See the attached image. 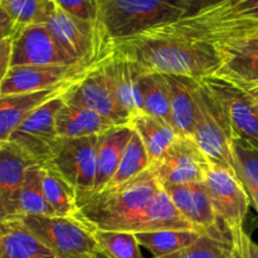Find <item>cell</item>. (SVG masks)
<instances>
[{
    "instance_id": "cell-37",
    "label": "cell",
    "mask_w": 258,
    "mask_h": 258,
    "mask_svg": "<svg viewBox=\"0 0 258 258\" xmlns=\"http://www.w3.org/2000/svg\"><path fill=\"white\" fill-rule=\"evenodd\" d=\"M12 47H13V37L0 42V85L3 83L4 78L7 77L8 72L10 70V63H12Z\"/></svg>"
},
{
    "instance_id": "cell-11",
    "label": "cell",
    "mask_w": 258,
    "mask_h": 258,
    "mask_svg": "<svg viewBox=\"0 0 258 258\" xmlns=\"http://www.w3.org/2000/svg\"><path fill=\"white\" fill-rule=\"evenodd\" d=\"M209 166L208 159L198 145L188 136H179L150 169L163 186L204 181Z\"/></svg>"
},
{
    "instance_id": "cell-19",
    "label": "cell",
    "mask_w": 258,
    "mask_h": 258,
    "mask_svg": "<svg viewBox=\"0 0 258 258\" xmlns=\"http://www.w3.org/2000/svg\"><path fill=\"white\" fill-rule=\"evenodd\" d=\"M130 125L115 126L98 135L96 150V180L92 191H101L108 185L117 171L126 145L133 136Z\"/></svg>"
},
{
    "instance_id": "cell-31",
    "label": "cell",
    "mask_w": 258,
    "mask_h": 258,
    "mask_svg": "<svg viewBox=\"0 0 258 258\" xmlns=\"http://www.w3.org/2000/svg\"><path fill=\"white\" fill-rule=\"evenodd\" d=\"M53 5V0H0V7L12 18L18 29L45 23Z\"/></svg>"
},
{
    "instance_id": "cell-7",
    "label": "cell",
    "mask_w": 258,
    "mask_h": 258,
    "mask_svg": "<svg viewBox=\"0 0 258 258\" xmlns=\"http://www.w3.org/2000/svg\"><path fill=\"white\" fill-rule=\"evenodd\" d=\"M98 135L63 139L43 168L67 181L76 193H88L95 188L96 150Z\"/></svg>"
},
{
    "instance_id": "cell-38",
    "label": "cell",
    "mask_w": 258,
    "mask_h": 258,
    "mask_svg": "<svg viewBox=\"0 0 258 258\" xmlns=\"http://www.w3.org/2000/svg\"><path fill=\"white\" fill-rule=\"evenodd\" d=\"M224 2H227V0H190L186 14L183 19L194 17V15L199 14V13L204 12V10L212 9V8L217 7V5L222 4Z\"/></svg>"
},
{
    "instance_id": "cell-27",
    "label": "cell",
    "mask_w": 258,
    "mask_h": 258,
    "mask_svg": "<svg viewBox=\"0 0 258 258\" xmlns=\"http://www.w3.org/2000/svg\"><path fill=\"white\" fill-rule=\"evenodd\" d=\"M43 191L54 217L77 218V193L53 171L43 168Z\"/></svg>"
},
{
    "instance_id": "cell-23",
    "label": "cell",
    "mask_w": 258,
    "mask_h": 258,
    "mask_svg": "<svg viewBox=\"0 0 258 258\" xmlns=\"http://www.w3.org/2000/svg\"><path fill=\"white\" fill-rule=\"evenodd\" d=\"M130 126L140 136L151 164L158 161L179 138L173 126L146 113L131 118Z\"/></svg>"
},
{
    "instance_id": "cell-5",
    "label": "cell",
    "mask_w": 258,
    "mask_h": 258,
    "mask_svg": "<svg viewBox=\"0 0 258 258\" xmlns=\"http://www.w3.org/2000/svg\"><path fill=\"white\" fill-rule=\"evenodd\" d=\"M19 221L57 258H95L101 253L92 229L80 218L24 216Z\"/></svg>"
},
{
    "instance_id": "cell-44",
    "label": "cell",
    "mask_w": 258,
    "mask_h": 258,
    "mask_svg": "<svg viewBox=\"0 0 258 258\" xmlns=\"http://www.w3.org/2000/svg\"><path fill=\"white\" fill-rule=\"evenodd\" d=\"M257 30H258V23H257Z\"/></svg>"
},
{
    "instance_id": "cell-29",
    "label": "cell",
    "mask_w": 258,
    "mask_h": 258,
    "mask_svg": "<svg viewBox=\"0 0 258 258\" xmlns=\"http://www.w3.org/2000/svg\"><path fill=\"white\" fill-rule=\"evenodd\" d=\"M190 19L201 24L228 22H258V0H227L212 9L204 10Z\"/></svg>"
},
{
    "instance_id": "cell-3",
    "label": "cell",
    "mask_w": 258,
    "mask_h": 258,
    "mask_svg": "<svg viewBox=\"0 0 258 258\" xmlns=\"http://www.w3.org/2000/svg\"><path fill=\"white\" fill-rule=\"evenodd\" d=\"M190 0H97L106 45L183 19ZM111 49V48H110Z\"/></svg>"
},
{
    "instance_id": "cell-18",
    "label": "cell",
    "mask_w": 258,
    "mask_h": 258,
    "mask_svg": "<svg viewBox=\"0 0 258 258\" xmlns=\"http://www.w3.org/2000/svg\"><path fill=\"white\" fill-rule=\"evenodd\" d=\"M82 80L83 77L38 92L0 95V143H7L10 135L19 127L20 123L27 120L37 108L47 103L48 101L72 91L75 86Z\"/></svg>"
},
{
    "instance_id": "cell-13",
    "label": "cell",
    "mask_w": 258,
    "mask_h": 258,
    "mask_svg": "<svg viewBox=\"0 0 258 258\" xmlns=\"http://www.w3.org/2000/svg\"><path fill=\"white\" fill-rule=\"evenodd\" d=\"M163 189L170 197L181 216L194 229L216 237H232V233L217 217L204 181L168 184ZM233 238V237H232Z\"/></svg>"
},
{
    "instance_id": "cell-42",
    "label": "cell",
    "mask_w": 258,
    "mask_h": 258,
    "mask_svg": "<svg viewBox=\"0 0 258 258\" xmlns=\"http://www.w3.org/2000/svg\"><path fill=\"white\" fill-rule=\"evenodd\" d=\"M95 258H107V257H106L103 253H100V254H98V256H96Z\"/></svg>"
},
{
    "instance_id": "cell-16",
    "label": "cell",
    "mask_w": 258,
    "mask_h": 258,
    "mask_svg": "<svg viewBox=\"0 0 258 258\" xmlns=\"http://www.w3.org/2000/svg\"><path fill=\"white\" fill-rule=\"evenodd\" d=\"M102 68L108 87L120 107L131 118L144 113L140 80L145 72L134 60L113 49L103 58Z\"/></svg>"
},
{
    "instance_id": "cell-41",
    "label": "cell",
    "mask_w": 258,
    "mask_h": 258,
    "mask_svg": "<svg viewBox=\"0 0 258 258\" xmlns=\"http://www.w3.org/2000/svg\"><path fill=\"white\" fill-rule=\"evenodd\" d=\"M247 193H248L249 199H251V204L256 208L257 213H258V189H253V188H246Z\"/></svg>"
},
{
    "instance_id": "cell-35",
    "label": "cell",
    "mask_w": 258,
    "mask_h": 258,
    "mask_svg": "<svg viewBox=\"0 0 258 258\" xmlns=\"http://www.w3.org/2000/svg\"><path fill=\"white\" fill-rule=\"evenodd\" d=\"M53 3L55 7L72 17L86 20V22L97 23V0H53Z\"/></svg>"
},
{
    "instance_id": "cell-10",
    "label": "cell",
    "mask_w": 258,
    "mask_h": 258,
    "mask_svg": "<svg viewBox=\"0 0 258 258\" xmlns=\"http://www.w3.org/2000/svg\"><path fill=\"white\" fill-rule=\"evenodd\" d=\"M75 64L80 63L60 47L44 23L20 28L13 37L12 67Z\"/></svg>"
},
{
    "instance_id": "cell-8",
    "label": "cell",
    "mask_w": 258,
    "mask_h": 258,
    "mask_svg": "<svg viewBox=\"0 0 258 258\" xmlns=\"http://www.w3.org/2000/svg\"><path fill=\"white\" fill-rule=\"evenodd\" d=\"M68 93L53 98L37 108L20 123L8 140L34 164L44 166L59 143L55 118Z\"/></svg>"
},
{
    "instance_id": "cell-32",
    "label": "cell",
    "mask_w": 258,
    "mask_h": 258,
    "mask_svg": "<svg viewBox=\"0 0 258 258\" xmlns=\"http://www.w3.org/2000/svg\"><path fill=\"white\" fill-rule=\"evenodd\" d=\"M161 258H239L232 237L203 234L196 243L176 253Z\"/></svg>"
},
{
    "instance_id": "cell-36",
    "label": "cell",
    "mask_w": 258,
    "mask_h": 258,
    "mask_svg": "<svg viewBox=\"0 0 258 258\" xmlns=\"http://www.w3.org/2000/svg\"><path fill=\"white\" fill-rule=\"evenodd\" d=\"M233 242L239 258H258V244L252 241L244 231L239 232L238 236L233 238Z\"/></svg>"
},
{
    "instance_id": "cell-14",
    "label": "cell",
    "mask_w": 258,
    "mask_h": 258,
    "mask_svg": "<svg viewBox=\"0 0 258 258\" xmlns=\"http://www.w3.org/2000/svg\"><path fill=\"white\" fill-rule=\"evenodd\" d=\"M93 66H20L12 67L0 85V95L38 92L85 77Z\"/></svg>"
},
{
    "instance_id": "cell-30",
    "label": "cell",
    "mask_w": 258,
    "mask_h": 258,
    "mask_svg": "<svg viewBox=\"0 0 258 258\" xmlns=\"http://www.w3.org/2000/svg\"><path fill=\"white\" fill-rule=\"evenodd\" d=\"M150 166L151 163L148 153H146L145 146H144L140 136L134 131L130 141H128L125 151H123L117 171L105 189L122 185V184L127 183L128 180L136 178L141 173L150 169Z\"/></svg>"
},
{
    "instance_id": "cell-28",
    "label": "cell",
    "mask_w": 258,
    "mask_h": 258,
    "mask_svg": "<svg viewBox=\"0 0 258 258\" xmlns=\"http://www.w3.org/2000/svg\"><path fill=\"white\" fill-rule=\"evenodd\" d=\"M19 214L24 216H54L43 191V166L33 164L25 170L19 197Z\"/></svg>"
},
{
    "instance_id": "cell-26",
    "label": "cell",
    "mask_w": 258,
    "mask_h": 258,
    "mask_svg": "<svg viewBox=\"0 0 258 258\" xmlns=\"http://www.w3.org/2000/svg\"><path fill=\"white\" fill-rule=\"evenodd\" d=\"M143 112L173 125L170 107V93L165 76L161 73H144L141 76Z\"/></svg>"
},
{
    "instance_id": "cell-22",
    "label": "cell",
    "mask_w": 258,
    "mask_h": 258,
    "mask_svg": "<svg viewBox=\"0 0 258 258\" xmlns=\"http://www.w3.org/2000/svg\"><path fill=\"white\" fill-rule=\"evenodd\" d=\"M0 258H57L19 219L2 222Z\"/></svg>"
},
{
    "instance_id": "cell-39",
    "label": "cell",
    "mask_w": 258,
    "mask_h": 258,
    "mask_svg": "<svg viewBox=\"0 0 258 258\" xmlns=\"http://www.w3.org/2000/svg\"><path fill=\"white\" fill-rule=\"evenodd\" d=\"M18 32V27L13 22L12 18L8 15V13L0 7V42L7 38L14 37Z\"/></svg>"
},
{
    "instance_id": "cell-9",
    "label": "cell",
    "mask_w": 258,
    "mask_h": 258,
    "mask_svg": "<svg viewBox=\"0 0 258 258\" xmlns=\"http://www.w3.org/2000/svg\"><path fill=\"white\" fill-rule=\"evenodd\" d=\"M204 185L217 217L236 238L243 231V222L251 204L246 188L236 174L214 165L209 166Z\"/></svg>"
},
{
    "instance_id": "cell-40",
    "label": "cell",
    "mask_w": 258,
    "mask_h": 258,
    "mask_svg": "<svg viewBox=\"0 0 258 258\" xmlns=\"http://www.w3.org/2000/svg\"><path fill=\"white\" fill-rule=\"evenodd\" d=\"M227 80H228V78H227ZM229 81L236 83L237 86H239V87L247 93V96L251 98V101L253 102V105L256 106L258 111V83L244 82V81H239V80H229Z\"/></svg>"
},
{
    "instance_id": "cell-33",
    "label": "cell",
    "mask_w": 258,
    "mask_h": 258,
    "mask_svg": "<svg viewBox=\"0 0 258 258\" xmlns=\"http://www.w3.org/2000/svg\"><path fill=\"white\" fill-rule=\"evenodd\" d=\"M92 232L101 253L107 258H145L141 253L140 244L134 233L101 229H95Z\"/></svg>"
},
{
    "instance_id": "cell-21",
    "label": "cell",
    "mask_w": 258,
    "mask_h": 258,
    "mask_svg": "<svg viewBox=\"0 0 258 258\" xmlns=\"http://www.w3.org/2000/svg\"><path fill=\"white\" fill-rule=\"evenodd\" d=\"M55 126L59 138L78 139L101 135L116 125L95 111L64 102L57 113Z\"/></svg>"
},
{
    "instance_id": "cell-6",
    "label": "cell",
    "mask_w": 258,
    "mask_h": 258,
    "mask_svg": "<svg viewBox=\"0 0 258 258\" xmlns=\"http://www.w3.org/2000/svg\"><path fill=\"white\" fill-rule=\"evenodd\" d=\"M44 24L60 47L80 64H97L111 53L101 35L97 23L72 17L55 7V4Z\"/></svg>"
},
{
    "instance_id": "cell-4",
    "label": "cell",
    "mask_w": 258,
    "mask_h": 258,
    "mask_svg": "<svg viewBox=\"0 0 258 258\" xmlns=\"http://www.w3.org/2000/svg\"><path fill=\"white\" fill-rule=\"evenodd\" d=\"M196 100L198 113L190 139L203 151L211 165L227 169L237 175L232 155L234 135L223 107L199 80Z\"/></svg>"
},
{
    "instance_id": "cell-43",
    "label": "cell",
    "mask_w": 258,
    "mask_h": 258,
    "mask_svg": "<svg viewBox=\"0 0 258 258\" xmlns=\"http://www.w3.org/2000/svg\"><path fill=\"white\" fill-rule=\"evenodd\" d=\"M0 244H2V227H0Z\"/></svg>"
},
{
    "instance_id": "cell-1",
    "label": "cell",
    "mask_w": 258,
    "mask_h": 258,
    "mask_svg": "<svg viewBox=\"0 0 258 258\" xmlns=\"http://www.w3.org/2000/svg\"><path fill=\"white\" fill-rule=\"evenodd\" d=\"M145 73L185 76L202 80L217 75L221 60L212 43L189 37L170 25L155 28L110 45Z\"/></svg>"
},
{
    "instance_id": "cell-24",
    "label": "cell",
    "mask_w": 258,
    "mask_h": 258,
    "mask_svg": "<svg viewBox=\"0 0 258 258\" xmlns=\"http://www.w3.org/2000/svg\"><path fill=\"white\" fill-rule=\"evenodd\" d=\"M139 244L148 249L154 258L176 253L196 243L203 233L196 229H165V231L134 233Z\"/></svg>"
},
{
    "instance_id": "cell-34",
    "label": "cell",
    "mask_w": 258,
    "mask_h": 258,
    "mask_svg": "<svg viewBox=\"0 0 258 258\" xmlns=\"http://www.w3.org/2000/svg\"><path fill=\"white\" fill-rule=\"evenodd\" d=\"M234 168L244 188L258 189V146L243 139L232 141Z\"/></svg>"
},
{
    "instance_id": "cell-17",
    "label": "cell",
    "mask_w": 258,
    "mask_h": 258,
    "mask_svg": "<svg viewBox=\"0 0 258 258\" xmlns=\"http://www.w3.org/2000/svg\"><path fill=\"white\" fill-rule=\"evenodd\" d=\"M33 161L12 143H0V223L19 219V197L25 170Z\"/></svg>"
},
{
    "instance_id": "cell-20",
    "label": "cell",
    "mask_w": 258,
    "mask_h": 258,
    "mask_svg": "<svg viewBox=\"0 0 258 258\" xmlns=\"http://www.w3.org/2000/svg\"><path fill=\"white\" fill-rule=\"evenodd\" d=\"M170 93V107L173 125L179 136L191 138L197 123L196 90L198 80L185 76L164 75Z\"/></svg>"
},
{
    "instance_id": "cell-12",
    "label": "cell",
    "mask_w": 258,
    "mask_h": 258,
    "mask_svg": "<svg viewBox=\"0 0 258 258\" xmlns=\"http://www.w3.org/2000/svg\"><path fill=\"white\" fill-rule=\"evenodd\" d=\"M201 81L223 107L234 138L258 146V111L239 86L221 76H209Z\"/></svg>"
},
{
    "instance_id": "cell-2",
    "label": "cell",
    "mask_w": 258,
    "mask_h": 258,
    "mask_svg": "<svg viewBox=\"0 0 258 258\" xmlns=\"http://www.w3.org/2000/svg\"><path fill=\"white\" fill-rule=\"evenodd\" d=\"M163 186L148 169L122 185L77 194L78 217L92 231L139 233L146 209Z\"/></svg>"
},
{
    "instance_id": "cell-25",
    "label": "cell",
    "mask_w": 258,
    "mask_h": 258,
    "mask_svg": "<svg viewBox=\"0 0 258 258\" xmlns=\"http://www.w3.org/2000/svg\"><path fill=\"white\" fill-rule=\"evenodd\" d=\"M165 229H194V227L185 221L174 206L170 197L161 188L149 204L139 233Z\"/></svg>"
},
{
    "instance_id": "cell-15",
    "label": "cell",
    "mask_w": 258,
    "mask_h": 258,
    "mask_svg": "<svg viewBox=\"0 0 258 258\" xmlns=\"http://www.w3.org/2000/svg\"><path fill=\"white\" fill-rule=\"evenodd\" d=\"M102 60L93 66L83 80L66 96V102L95 111L116 126L130 125L131 117L120 107L108 87Z\"/></svg>"
}]
</instances>
